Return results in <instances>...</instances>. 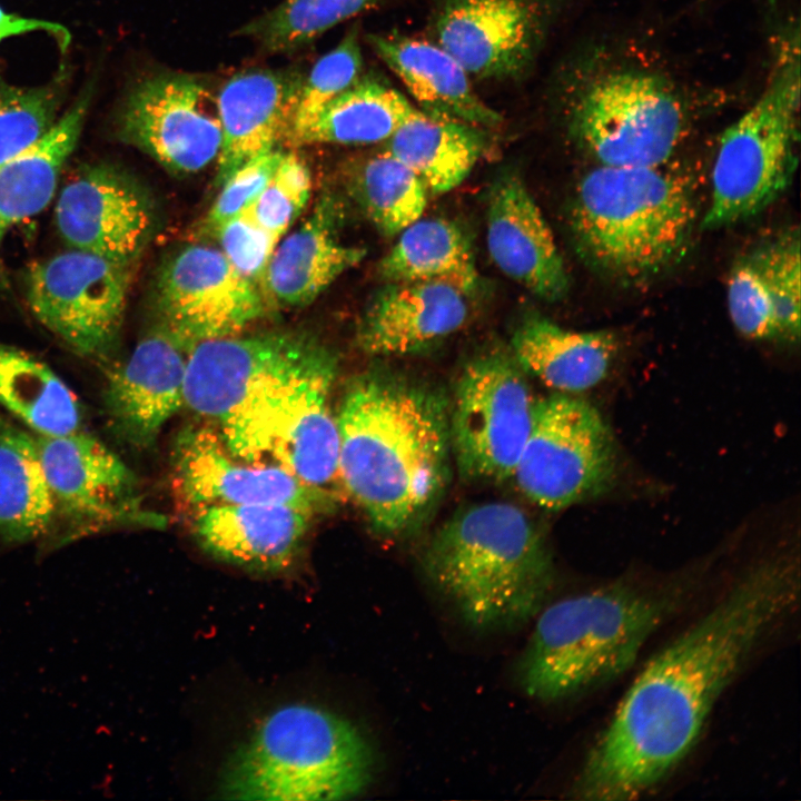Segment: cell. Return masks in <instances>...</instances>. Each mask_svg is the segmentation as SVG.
Segmentation results:
<instances>
[{
  "label": "cell",
  "instance_id": "cell-3",
  "mask_svg": "<svg viewBox=\"0 0 801 801\" xmlns=\"http://www.w3.org/2000/svg\"><path fill=\"white\" fill-rule=\"evenodd\" d=\"M429 581L471 627L517 626L543 607L553 566L527 514L505 502L467 507L444 524L423 557Z\"/></svg>",
  "mask_w": 801,
  "mask_h": 801
},
{
  "label": "cell",
  "instance_id": "cell-37",
  "mask_svg": "<svg viewBox=\"0 0 801 801\" xmlns=\"http://www.w3.org/2000/svg\"><path fill=\"white\" fill-rule=\"evenodd\" d=\"M362 67L358 28L354 26L333 50L318 59L303 80L286 137L304 127L349 88L362 76Z\"/></svg>",
  "mask_w": 801,
  "mask_h": 801
},
{
  "label": "cell",
  "instance_id": "cell-2",
  "mask_svg": "<svg viewBox=\"0 0 801 801\" xmlns=\"http://www.w3.org/2000/svg\"><path fill=\"white\" fill-rule=\"evenodd\" d=\"M449 404L390 374L356 376L336 415L344 491L373 528L388 536L417 527L449 475Z\"/></svg>",
  "mask_w": 801,
  "mask_h": 801
},
{
  "label": "cell",
  "instance_id": "cell-25",
  "mask_svg": "<svg viewBox=\"0 0 801 801\" xmlns=\"http://www.w3.org/2000/svg\"><path fill=\"white\" fill-rule=\"evenodd\" d=\"M339 217L338 202L325 195L303 224L277 244L261 281L266 300L284 308L308 305L363 260L364 248L339 239Z\"/></svg>",
  "mask_w": 801,
  "mask_h": 801
},
{
  "label": "cell",
  "instance_id": "cell-16",
  "mask_svg": "<svg viewBox=\"0 0 801 801\" xmlns=\"http://www.w3.org/2000/svg\"><path fill=\"white\" fill-rule=\"evenodd\" d=\"M564 0H445L436 43L473 77L516 79L531 69Z\"/></svg>",
  "mask_w": 801,
  "mask_h": 801
},
{
  "label": "cell",
  "instance_id": "cell-19",
  "mask_svg": "<svg viewBox=\"0 0 801 801\" xmlns=\"http://www.w3.org/2000/svg\"><path fill=\"white\" fill-rule=\"evenodd\" d=\"M55 216L70 248L130 265L152 225L141 191L122 172L103 164L82 168L65 185Z\"/></svg>",
  "mask_w": 801,
  "mask_h": 801
},
{
  "label": "cell",
  "instance_id": "cell-10",
  "mask_svg": "<svg viewBox=\"0 0 801 801\" xmlns=\"http://www.w3.org/2000/svg\"><path fill=\"white\" fill-rule=\"evenodd\" d=\"M615 467L614 438L595 407L565 393L535 402L513 473L530 501L546 510L565 508L605 491Z\"/></svg>",
  "mask_w": 801,
  "mask_h": 801
},
{
  "label": "cell",
  "instance_id": "cell-32",
  "mask_svg": "<svg viewBox=\"0 0 801 801\" xmlns=\"http://www.w3.org/2000/svg\"><path fill=\"white\" fill-rule=\"evenodd\" d=\"M382 258L378 270L389 283L437 281L464 294L478 285L471 244L455 222L445 218L417 219L399 234Z\"/></svg>",
  "mask_w": 801,
  "mask_h": 801
},
{
  "label": "cell",
  "instance_id": "cell-33",
  "mask_svg": "<svg viewBox=\"0 0 801 801\" xmlns=\"http://www.w3.org/2000/svg\"><path fill=\"white\" fill-rule=\"evenodd\" d=\"M55 516L34 434L0 418V537L9 543L37 540Z\"/></svg>",
  "mask_w": 801,
  "mask_h": 801
},
{
  "label": "cell",
  "instance_id": "cell-35",
  "mask_svg": "<svg viewBox=\"0 0 801 801\" xmlns=\"http://www.w3.org/2000/svg\"><path fill=\"white\" fill-rule=\"evenodd\" d=\"M382 0H285L245 24L238 33L264 50L287 53L314 41L337 23Z\"/></svg>",
  "mask_w": 801,
  "mask_h": 801
},
{
  "label": "cell",
  "instance_id": "cell-21",
  "mask_svg": "<svg viewBox=\"0 0 801 801\" xmlns=\"http://www.w3.org/2000/svg\"><path fill=\"white\" fill-rule=\"evenodd\" d=\"M486 244L497 268L546 300L563 298L568 277L552 230L516 175L501 177L487 206Z\"/></svg>",
  "mask_w": 801,
  "mask_h": 801
},
{
  "label": "cell",
  "instance_id": "cell-38",
  "mask_svg": "<svg viewBox=\"0 0 801 801\" xmlns=\"http://www.w3.org/2000/svg\"><path fill=\"white\" fill-rule=\"evenodd\" d=\"M764 276L780 333V338L800 337V237L788 233L754 251Z\"/></svg>",
  "mask_w": 801,
  "mask_h": 801
},
{
  "label": "cell",
  "instance_id": "cell-27",
  "mask_svg": "<svg viewBox=\"0 0 801 801\" xmlns=\"http://www.w3.org/2000/svg\"><path fill=\"white\" fill-rule=\"evenodd\" d=\"M520 366L560 393H580L599 385L617 352L607 330L576 332L542 316L526 318L511 340Z\"/></svg>",
  "mask_w": 801,
  "mask_h": 801
},
{
  "label": "cell",
  "instance_id": "cell-39",
  "mask_svg": "<svg viewBox=\"0 0 801 801\" xmlns=\"http://www.w3.org/2000/svg\"><path fill=\"white\" fill-rule=\"evenodd\" d=\"M312 188L310 172L295 154H284L259 196L250 204L258 225L279 243L306 206Z\"/></svg>",
  "mask_w": 801,
  "mask_h": 801
},
{
  "label": "cell",
  "instance_id": "cell-14",
  "mask_svg": "<svg viewBox=\"0 0 801 801\" xmlns=\"http://www.w3.org/2000/svg\"><path fill=\"white\" fill-rule=\"evenodd\" d=\"M34 438L56 516L61 515L73 534L166 524L164 516L144 507L132 471L96 437L80 429Z\"/></svg>",
  "mask_w": 801,
  "mask_h": 801
},
{
  "label": "cell",
  "instance_id": "cell-28",
  "mask_svg": "<svg viewBox=\"0 0 801 801\" xmlns=\"http://www.w3.org/2000/svg\"><path fill=\"white\" fill-rule=\"evenodd\" d=\"M388 150L409 167L427 191L459 186L488 147L484 127L415 110L386 140Z\"/></svg>",
  "mask_w": 801,
  "mask_h": 801
},
{
  "label": "cell",
  "instance_id": "cell-1",
  "mask_svg": "<svg viewBox=\"0 0 801 801\" xmlns=\"http://www.w3.org/2000/svg\"><path fill=\"white\" fill-rule=\"evenodd\" d=\"M791 562L758 564L636 675L587 752L575 799L641 798L691 751L721 694L765 635L797 605Z\"/></svg>",
  "mask_w": 801,
  "mask_h": 801
},
{
  "label": "cell",
  "instance_id": "cell-29",
  "mask_svg": "<svg viewBox=\"0 0 801 801\" xmlns=\"http://www.w3.org/2000/svg\"><path fill=\"white\" fill-rule=\"evenodd\" d=\"M89 100L86 90L41 139L0 165V251L16 225L52 200L60 171L80 137Z\"/></svg>",
  "mask_w": 801,
  "mask_h": 801
},
{
  "label": "cell",
  "instance_id": "cell-9",
  "mask_svg": "<svg viewBox=\"0 0 801 801\" xmlns=\"http://www.w3.org/2000/svg\"><path fill=\"white\" fill-rule=\"evenodd\" d=\"M567 89L572 134L599 165H666L689 125L679 85L640 63L592 57L576 68Z\"/></svg>",
  "mask_w": 801,
  "mask_h": 801
},
{
  "label": "cell",
  "instance_id": "cell-11",
  "mask_svg": "<svg viewBox=\"0 0 801 801\" xmlns=\"http://www.w3.org/2000/svg\"><path fill=\"white\" fill-rule=\"evenodd\" d=\"M513 354L491 350L459 375L449 406L451 449L465 477H513L531 432L535 399Z\"/></svg>",
  "mask_w": 801,
  "mask_h": 801
},
{
  "label": "cell",
  "instance_id": "cell-26",
  "mask_svg": "<svg viewBox=\"0 0 801 801\" xmlns=\"http://www.w3.org/2000/svg\"><path fill=\"white\" fill-rule=\"evenodd\" d=\"M367 41L423 112L484 128L501 122V115L474 91L463 66L439 44L399 33H374Z\"/></svg>",
  "mask_w": 801,
  "mask_h": 801
},
{
  "label": "cell",
  "instance_id": "cell-22",
  "mask_svg": "<svg viewBox=\"0 0 801 801\" xmlns=\"http://www.w3.org/2000/svg\"><path fill=\"white\" fill-rule=\"evenodd\" d=\"M312 516L287 504L212 505L197 510L194 534L202 550L218 560L276 573L296 558Z\"/></svg>",
  "mask_w": 801,
  "mask_h": 801
},
{
  "label": "cell",
  "instance_id": "cell-13",
  "mask_svg": "<svg viewBox=\"0 0 801 801\" xmlns=\"http://www.w3.org/2000/svg\"><path fill=\"white\" fill-rule=\"evenodd\" d=\"M260 287L221 250L187 246L161 267L155 288L160 325L188 352L199 343L239 335L265 310Z\"/></svg>",
  "mask_w": 801,
  "mask_h": 801
},
{
  "label": "cell",
  "instance_id": "cell-36",
  "mask_svg": "<svg viewBox=\"0 0 801 801\" xmlns=\"http://www.w3.org/2000/svg\"><path fill=\"white\" fill-rule=\"evenodd\" d=\"M65 80L62 72L49 83L32 88L0 80V165L26 151L55 125Z\"/></svg>",
  "mask_w": 801,
  "mask_h": 801
},
{
  "label": "cell",
  "instance_id": "cell-31",
  "mask_svg": "<svg viewBox=\"0 0 801 801\" xmlns=\"http://www.w3.org/2000/svg\"><path fill=\"white\" fill-rule=\"evenodd\" d=\"M0 405L37 436L57 437L81 429V405L62 378L36 356L3 343Z\"/></svg>",
  "mask_w": 801,
  "mask_h": 801
},
{
  "label": "cell",
  "instance_id": "cell-34",
  "mask_svg": "<svg viewBox=\"0 0 801 801\" xmlns=\"http://www.w3.org/2000/svg\"><path fill=\"white\" fill-rule=\"evenodd\" d=\"M350 189L369 220L386 236L398 235L419 219L426 207L424 184L388 150L357 166Z\"/></svg>",
  "mask_w": 801,
  "mask_h": 801
},
{
  "label": "cell",
  "instance_id": "cell-18",
  "mask_svg": "<svg viewBox=\"0 0 801 801\" xmlns=\"http://www.w3.org/2000/svg\"><path fill=\"white\" fill-rule=\"evenodd\" d=\"M313 338L308 333L281 330L197 344L188 353L185 405L220 425L290 365Z\"/></svg>",
  "mask_w": 801,
  "mask_h": 801
},
{
  "label": "cell",
  "instance_id": "cell-5",
  "mask_svg": "<svg viewBox=\"0 0 801 801\" xmlns=\"http://www.w3.org/2000/svg\"><path fill=\"white\" fill-rule=\"evenodd\" d=\"M696 209L685 177L665 168L599 165L580 181L572 209L577 248L623 280L661 273L689 243Z\"/></svg>",
  "mask_w": 801,
  "mask_h": 801
},
{
  "label": "cell",
  "instance_id": "cell-6",
  "mask_svg": "<svg viewBox=\"0 0 801 801\" xmlns=\"http://www.w3.org/2000/svg\"><path fill=\"white\" fill-rule=\"evenodd\" d=\"M373 771L369 741L352 721L289 703L260 719L236 750L221 791L238 800H344L364 792Z\"/></svg>",
  "mask_w": 801,
  "mask_h": 801
},
{
  "label": "cell",
  "instance_id": "cell-23",
  "mask_svg": "<svg viewBox=\"0 0 801 801\" xmlns=\"http://www.w3.org/2000/svg\"><path fill=\"white\" fill-rule=\"evenodd\" d=\"M303 80L293 72L249 69L221 87L217 95L222 132L218 185L249 159L274 150L287 136Z\"/></svg>",
  "mask_w": 801,
  "mask_h": 801
},
{
  "label": "cell",
  "instance_id": "cell-43",
  "mask_svg": "<svg viewBox=\"0 0 801 801\" xmlns=\"http://www.w3.org/2000/svg\"><path fill=\"white\" fill-rule=\"evenodd\" d=\"M32 31H44L51 34L59 43L61 50H66L71 41L70 32L61 24L8 13L0 7V41L9 37Z\"/></svg>",
  "mask_w": 801,
  "mask_h": 801
},
{
  "label": "cell",
  "instance_id": "cell-42",
  "mask_svg": "<svg viewBox=\"0 0 801 801\" xmlns=\"http://www.w3.org/2000/svg\"><path fill=\"white\" fill-rule=\"evenodd\" d=\"M215 236L230 264L261 289L267 265L278 243L258 225L250 204L228 220Z\"/></svg>",
  "mask_w": 801,
  "mask_h": 801
},
{
  "label": "cell",
  "instance_id": "cell-12",
  "mask_svg": "<svg viewBox=\"0 0 801 801\" xmlns=\"http://www.w3.org/2000/svg\"><path fill=\"white\" fill-rule=\"evenodd\" d=\"M131 267L70 248L30 268L28 305L75 353L105 359L119 339Z\"/></svg>",
  "mask_w": 801,
  "mask_h": 801
},
{
  "label": "cell",
  "instance_id": "cell-4",
  "mask_svg": "<svg viewBox=\"0 0 801 801\" xmlns=\"http://www.w3.org/2000/svg\"><path fill=\"white\" fill-rule=\"evenodd\" d=\"M681 597L620 581L542 607L520 659V685L534 700L554 702L619 676Z\"/></svg>",
  "mask_w": 801,
  "mask_h": 801
},
{
  "label": "cell",
  "instance_id": "cell-15",
  "mask_svg": "<svg viewBox=\"0 0 801 801\" xmlns=\"http://www.w3.org/2000/svg\"><path fill=\"white\" fill-rule=\"evenodd\" d=\"M217 95L185 73L145 79L125 102L120 135L170 171L197 172L217 160L220 151Z\"/></svg>",
  "mask_w": 801,
  "mask_h": 801
},
{
  "label": "cell",
  "instance_id": "cell-24",
  "mask_svg": "<svg viewBox=\"0 0 801 801\" xmlns=\"http://www.w3.org/2000/svg\"><path fill=\"white\" fill-rule=\"evenodd\" d=\"M466 294L437 281L390 283L375 295L358 325V347L370 355L419 352L466 322Z\"/></svg>",
  "mask_w": 801,
  "mask_h": 801
},
{
  "label": "cell",
  "instance_id": "cell-7",
  "mask_svg": "<svg viewBox=\"0 0 801 801\" xmlns=\"http://www.w3.org/2000/svg\"><path fill=\"white\" fill-rule=\"evenodd\" d=\"M337 366V356L316 338L218 426L228 451L249 463L279 466L340 498L339 436L330 408Z\"/></svg>",
  "mask_w": 801,
  "mask_h": 801
},
{
  "label": "cell",
  "instance_id": "cell-41",
  "mask_svg": "<svg viewBox=\"0 0 801 801\" xmlns=\"http://www.w3.org/2000/svg\"><path fill=\"white\" fill-rule=\"evenodd\" d=\"M283 152L274 149L249 159L222 184V188L205 219V228L216 233L245 207L251 204L268 184Z\"/></svg>",
  "mask_w": 801,
  "mask_h": 801
},
{
  "label": "cell",
  "instance_id": "cell-40",
  "mask_svg": "<svg viewBox=\"0 0 801 801\" xmlns=\"http://www.w3.org/2000/svg\"><path fill=\"white\" fill-rule=\"evenodd\" d=\"M732 324L746 338H780L772 299L754 253L738 260L726 284Z\"/></svg>",
  "mask_w": 801,
  "mask_h": 801
},
{
  "label": "cell",
  "instance_id": "cell-30",
  "mask_svg": "<svg viewBox=\"0 0 801 801\" xmlns=\"http://www.w3.org/2000/svg\"><path fill=\"white\" fill-rule=\"evenodd\" d=\"M415 107L375 75H362L287 138L295 145L386 141Z\"/></svg>",
  "mask_w": 801,
  "mask_h": 801
},
{
  "label": "cell",
  "instance_id": "cell-17",
  "mask_svg": "<svg viewBox=\"0 0 801 801\" xmlns=\"http://www.w3.org/2000/svg\"><path fill=\"white\" fill-rule=\"evenodd\" d=\"M174 476L180 496L197 510L277 503L316 515L330 512L340 500L279 466L236 457L217 431L205 426H189L179 434L174 451Z\"/></svg>",
  "mask_w": 801,
  "mask_h": 801
},
{
  "label": "cell",
  "instance_id": "cell-8",
  "mask_svg": "<svg viewBox=\"0 0 801 801\" xmlns=\"http://www.w3.org/2000/svg\"><path fill=\"white\" fill-rule=\"evenodd\" d=\"M800 92V29L788 23L771 42L760 95L720 139L704 227L753 217L789 186L798 164Z\"/></svg>",
  "mask_w": 801,
  "mask_h": 801
},
{
  "label": "cell",
  "instance_id": "cell-20",
  "mask_svg": "<svg viewBox=\"0 0 801 801\" xmlns=\"http://www.w3.org/2000/svg\"><path fill=\"white\" fill-rule=\"evenodd\" d=\"M188 350L157 323L131 354L107 373L102 403L111 432L126 444L147 448L185 405Z\"/></svg>",
  "mask_w": 801,
  "mask_h": 801
}]
</instances>
